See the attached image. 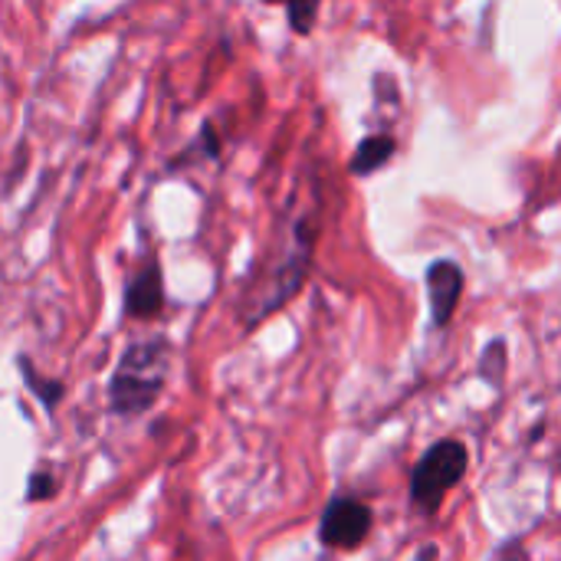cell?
I'll return each instance as SVG.
<instances>
[{
  "mask_svg": "<svg viewBox=\"0 0 561 561\" xmlns=\"http://www.w3.org/2000/svg\"><path fill=\"white\" fill-rule=\"evenodd\" d=\"M20 371H23V381L30 385V391H33V394H36V398L53 411V408L59 404V398H62V385H59V381H53V378H49V381H43V378L33 371V365H30V362H23V358H20Z\"/></svg>",
  "mask_w": 561,
  "mask_h": 561,
  "instance_id": "obj_7",
  "label": "cell"
},
{
  "mask_svg": "<svg viewBox=\"0 0 561 561\" xmlns=\"http://www.w3.org/2000/svg\"><path fill=\"white\" fill-rule=\"evenodd\" d=\"M164 306V283H161V270L148 266L131 286H128V312L135 319H151L158 316Z\"/></svg>",
  "mask_w": 561,
  "mask_h": 561,
  "instance_id": "obj_5",
  "label": "cell"
},
{
  "mask_svg": "<svg viewBox=\"0 0 561 561\" xmlns=\"http://www.w3.org/2000/svg\"><path fill=\"white\" fill-rule=\"evenodd\" d=\"M391 154H394V138H391V135H368V138L358 145L355 158H352V174L365 178V174L378 171L381 164H388Z\"/></svg>",
  "mask_w": 561,
  "mask_h": 561,
  "instance_id": "obj_6",
  "label": "cell"
},
{
  "mask_svg": "<svg viewBox=\"0 0 561 561\" xmlns=\"http://www.w3.org/2000/svg\"><path fill=\"white\" fill-rule=\"evenodd\" d=\"M266 3H279V0H266Z\"/></svg>",
  "mask_w": 561,
  "mask_h": 561,
  "instance_id": "obj_11",
  "label": "cell"
},
{
  "mask_svg": "<svg viewBox=\"0 0 561 561\" xmlns=\"http://www.w3.org/2000/svg\"><path fill=\"white\" fill-rule=\"evenodd\" d=\"M30 483H33V486H30V493H26V496H30L33 503H36V500H46V496H53V490H56V486H53V480H49V477H43V473H36Z\"/></svg>",
  "mask_w": 561,
  "mask_h": 561,
  "instance_id": "obj_10",
  "label": "cell"
},
{
  "mask_svg": "<svg viewBox=\"0 0 561 561\" xmlns=\"http://www.w3.org/2000/svg\"><path fill=\"white\" fill-rule=\"evenodd\" d=\"M503 371H506V352H503V342H493L490 352L483 355V375H486L493 385H500Z\"/></svg>",
  "mask_w": 561,
  "mask_h": 561,
  "instance_id": "obj_9",
  "label": "cell"
},
{
  "mask_svg": "<svg viewBox=\"0 0 561 561\" xmlns=\"http://www.w3.org/2000/svg\"><path fill=\"white\" fill-rule=\"evenodd\" d=\"M171 368V345L164 339H151V342H138L131 345L108 385V401L115 414H141L148 411L168 378Z\"/></svg>",
  "mask_w": 561,
  "mask_h": 561,
  "instance_id": "obj_1",
  "label": "cell"
},
{
  "mask_svg": "<svg viewBox=\"0 0 561 561\" xmlns=\"http://www.w3.org/2000/svg\"><path fill=\"white\" fill-rule=\"evenodd\" d=\"M463 477H467V447L457 444V440L434 444L411 473V500H414V506L434 513L444 503V496Z\"/></svg>",
  "mask_w": 561,
  "mask_h": 561,
  "instance_id": "obj_2",
  "label": "cell"
},
{
  "mask_svg": "<svg viewBox=\"0 0 561 561\" xmlns=\"http://www.w3.org/2000/svg\"><path fill=\"white\" fill-rule=\"evenodd\" d=\"M371 529V510L358 500H332L322 513L319 539L329 549H355Z\"/></svg>",
  "mask_w": 561,
  "mask_h": 561,
  "instance_id": "obj_3",
  "label": "cell"
},
{
  "mask_svg": "<svg viewBox=\"0 0 561 561\" xmlns=\"http://www.w3.org/2000/svg\"><path fill=\"white\" fill-rule=\"evenodd\" d=\"M289 3V23L296 33H309L316 26V13H319V0H286Z\"/></svg>",
  "mask_w": 561,
  "mask_h": 561,
  "instance_id": "obj_8",
  "label": "cell"
},
{
  "mask_svg": "<svg viewBox=\"0 0 561 561\" xmlns=\"http://www.w3.org/2000/svg\"><path fill=\"white\" fill-rule=\"evenodd\" d=\"M427 293H431V312H434V325L447 329L457 306H460V293H463V270L454 260H437L427 270Z\"/></svg>",
  "mask_w": 561,
  "mask_h": 561,
  "instance_id": "obj_4",
  "label": "cell"
}]
</instances>
